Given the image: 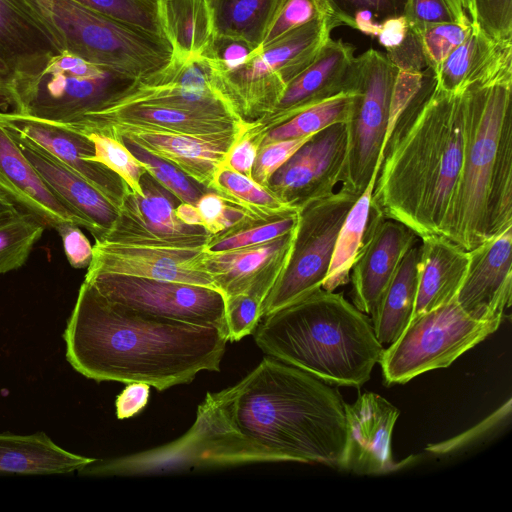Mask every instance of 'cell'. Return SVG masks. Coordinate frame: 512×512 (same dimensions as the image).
Segmentation results:
<instances>
[{
	"mask_svg": "<svg viewBox=\"0 0 512 512\" xmlns=\"http://www.w3.org/2000/svg\"><path fill=\"white\" fill-rule=\"evenodd\" d=\"M10 135L52 192L90 224L95 240H102L117 220L118 209L89 182L41 148Z\"/></svg>",
	"mask_w": 512,
	"mask_h": 512,
	"instance_id": "cb8c5ba5",
	"label": "cell"
},
{
	"mask_svg": "<svg viewBox=\"0 0 512 512\" xmlns=\"http://www.w3.org/2000/svg\"><path fill=\"white\" fill-rule=\"evenodd\" d=\"M63 51L30 0H0V93L16 76Z\"/></svg>",
	"mask_w": 512,
	"mask_h": 512,
	"instance_id": "7402d4cb",
	"label": "cell"
},
{
	"mask_svg": "<svg viewBox=\"0 0 512 512\" xmlns=\"http://www.w3.org/2000/svg\"><path fill=\"white\" fill-rule=\"evenodd\" d=\"M135 81L63 51L16 76L4 94L16 113L60 125H78L106 109Z\"/></svg>",
	"mask_w": 512,
	"mask_h": 512,
	"instance_id": "8992f818",
	"label": "cell"
},
{
	"mask_svg": "<svg viewBox=\"0 0 512 512\" xmlns=\"http://www.w3.org/2000/svg\"><path fill=\"white\" fill-rule=\"evenodd\" d=\"M359 196L341 187L298 208L290 256L262 304L261 319L322 287L340 227Z\"/></svg>",
	"mask_w": 512,
	"mask_h": 512,
	"instance_id": "9c48e42d",
	"label": "cell"
},
{
	"mask_svg": "<svg viewBox=\"0 0 512 512\" xmlns=\"http://www.w3.org/2000/svg\"><path fill=\"white\" fill-rule=\"evenodd\" d=\"M262 303L240 294L225 298V314L229 341H238L251 334L261 320Z\"/></svg>",
	"mask_w": 512,
	"mask_h": 512,
	"instance_id": "f6af8a7d",
	"label": "cell"
},
{
	"mask_svg": "<svg viewBox=\"0 0 512 512\" xmlns=\"http://www.w3.org/2000/svg\"><path fill=\"white\" fill-rule=\"evenodd\" d=\"M141 187L144 195L129 190L112 229L100 241L160 248L207 244L211 234L203 226L179 220L175 208L181 202L148 173L142 176Z\"/></svg>",
	"mask_w": 512,
	"mask_h": 512,
	"instance_id": "7c38bea8",
	"label": "cell"
},
{
	"mask_svg": "<svg viewBox=\"0 0 512 512\" xmlns=\"http://www.w3.org/2000/svg\"><path fill=\"white\" fill-rule=\"evenodd\" d=\"M347 142L346 123L317 132L271 176L267 188L295 208L331 195L341 183Z\"/></svg>",
	"mask_w": 512,
	"mask_h": 512,
	"instance_id": "4fadbf2b",
	"label": "cell"
},
{
	"mask_svg": "<svg viewBox=\"0 0 512 512\" xmlns=\"http://www.w3.org/2000/svg\"><path fill=\"white\" fill-rule=\"evenodd\" d=\"M420 256L421 239L402 258L371 315L375 336L382 345L393 343L412 318L418 291Z\"/></svg>",
	"mask_w": 512,
	"mask_h": 512,
	"instance_id": "f546056e",
	"label": "cell"
},
{
	"mask_svg": "<svg viewBox=\"0 0 512 512\" xmlns=\"http://www.w3.org/2000/svg\"><path fill=\"white\" fill-rule=\"evenodd\" d=\"M20 209L4 191L0 189V220L6 219L18 213Z\"/></svg>",
	"mask_w": 512,
	"mask_h": 512,
	"instance_id": "db71d44e",
	"label": "cell"
},
{
	"mask_svg": "<svg viewBox=\"0 0 512 512\" xmlns=\"http://www.w3.org/2000/svg\"><path fill=\"white\" fill-rule=\"evenodd\" d=\"M420 239L419 282L413 315L456 299L469 264L468 251L451 240L442 236Z\"/></svg>",
	"mask_w": 512,
	"mask_h": 512,
	"instance_id": "4316f807",
	"label": "cell"
},
{
	"mask_svg": "<svg viewBox=\"0 0 512 512\" xmlns=\"http://www.w3.org/2000/svg\"><path fill=\"white\" fill-rule=\"evenodd\" d=\"M379 170L380 166H377L366 189L355 201L340 227L330 266L321 287L324 290L335 291L350 280L351 268L363 244L371 196Z\"/></svg>",
	"mask_w": 512,
	"mask_h": 512,
	"instance_id": "1f68e13d",
	"label": "cell"
},
{
	"mask_svg": "<svg viewBox=\"0 0 512 512\" xmlns=\"http://www.w3.org/2000/svg\"><path fill=\"white\" fill-rule=\"evenodd\" d=\"M468 253L469 264L457 303L478 320H503L511 304L512 226Z\"/></svg>",
	"mask_w": 512,
	"mask_h": 512,
	"instance_id": "44dd1931",
	"label": "cell"
},
{
	"mask_svg": "<svg viewBox=\"0 0 512 512\" xmlns=\"http://www.w3.org/2000/svg\"><path fill=\"white\" fill-rule=\"evenodd\" d=\"M279 1L209 0L215 38L241 41L257 53Z\"/></svg>",
	"mask_w": 512,
	"mask_h": 512,
	"instance_id": "4dcf8cb0",
	"label": "cell"
},
{
	"mask_svg": "<svg viewBox=\"0 0 512 512\" xmlns=\"http://www.w3.org/2000/svg\"><path fill=\"white\" fill-rule=\"evenodd\" d=\"M45 227L40 219L24 210L0 220V275L25 264Z\"/></svg>",
	"mask_w": 512,
	"mask_h": 512,
	"instance_id": "d590c367",
	"label": "cell"
},
{
	"mask_svg": "<svg viewBox=\"0 0 512 512\" xmlns=\"http://www.w3.org/2000/svg\"><path fill=\"white\" fill-rule=\"evenodd\" d=\"M397 68L386 54L369 49L356 56L352 90L356 91L349 121L341 187L357 195L366 189L383 161L384 139Z\"/></svg>",
	"mask_w": 512,
	"mask_h": 512,
	"instance_id": "30bf717a",
	"label": "cell"
},
{
	"mask_svg": "<svg viewBox=\"0 0 512 512\" xmlns=\"http://www.w3.org/2000/svg\"><path fill=\"white\" fill-rule=\"evenodd\" d=\"M84 281L110 301L153 316L216 328L228 338L225 297L217 289L117 274L86 273Z\"/></svg>",
	"mask_w": 512,
	"mask_h": 512,
	"instance_id": "8fae6325",
	"label": "cell"
},
{
	"mask_svg": "<svg viewBox=\"0 0 512 512\" xmlns=\"http://www.w3.org/2000/svg\"><path fill=\"white\" fill-rule=\"evenodd\" d=\"M511 409V400L509 399L506 404H504L498 411H496L493 415H491L489 418L484 420L483 425L481 426L480 430H476V427H474L472 430H469L454 439H451L449 441H445L443 443H437L434 445H431L427 448L428 451L434 452V453H447L453 450L458 449L459 447L468 444L472 441V439L475 436H481L486 431L492 429L497 425L498 422H500L504 417L505 414L510 413Z\"/></svg>",
	"mask_w": 512,
	"mask_h": 512,
	"instance_id": "681fc988",
	"label": "cell"
},
{
	"mask_svg": "<svg viewBox=\"0 0 512 512\" xmlns=\"http://www.w3.org/2000/svg\"><path fill=\"white\" fill-rule=\"evenodd\" d=\"M503 320H478L456 299L413 315L401 335L384 348L379 364L385 385L451 365L459 356L493 334Z\"/></svg>",
	"mask_w": 512,
	"mask_h": 512,
	"instance_id": "ba28073f",
	"label": "cell"
},
{
	"mask_svg": "<svg viewBox=\"0 0 512 512\" xmlns=\"http://www.w3.org/2000/svg\"><path fill=\"white\" fill-rule=\"evenodd\" d=\"M0 189L46 226L56 228L63 222H71L86 228H92L83 218L68 208L49 188L33 165L23 154L21 148L0 125Z\"/></svg>",
	"mask_w": 512,
	"mask_h": 512,
	"instance_id": "603a6c76",
	"label": "cell"
},
{
	"mask_svg": "<svg viewBox=\"0 0 512 512\" xmlns=\"http://www.w3.org/2000/svg\"><path fill=\"white\" fill-rule=\"evenodd\" d=\"M512 73V39H495L474 24L434 73L436 86L452 93Z\"/></svg>",
	"mask_w": 512,
	"mask_h": 512,
	"instance_id": "d4e9b609",
	"label": "cell"
},
{
	"mask_svg": "<svg viewBox=\"0 0 512 512\" xmlns=\"http://www.w3.org/2000/svg\"><path fill=\"white\" fill-rule=\"evenodd\" d=\"M404 15L409 26L454 23L471 28L476 23L472 0H407Z\"/></svg>",
	"mask_w": 512,
	"mask_h": 512,
	"instance_id": "b9f144b4",
	"label": "cell"
},
{
	"mask_svg": "<svg viewBox=\"0 0 512 512\" xmlns=\"http://www.w3.org/2000/svg\"><path fill=\"white\" fill-rule=\"evenodd\" d=\"M204 251L205 246L160 248L95 240L87 273L127 275L217 289L202 266Z\"/></svg>",
	"mask_w": 512,
	"mask_h": 512,
	"instance_id": "e0dca14e",
	"label": "cell"
},
{
	"mask_svg": "<svg viewBox=\"0 0 512 512\" xmlns=\"http://www.w3.org/2000/svg\"><path fill=\"white\" fill-rule=\"evenodd\" d=\"M66 359L86 378L144 383L163 391L219 371L227 336L220 330L153 316L80 286L63 333Z\"/></svg>",
	"mask_w": 512,
	"mask_h": 512,
	"instance_id": "7a4b0ae2",
	"label": "cell"
},
{
	"mask_svg": "<svg viewBox=\"0 0 512 512\" xmlns=\"http://www.w3.org/2000/svg\"><path fill=\"white\" fill-rule=\"evenodd\" d=\"M209 190L217 193L227 203L259 217L274 216L298 209L287 204L267 187L224 164L216 171Z\"/></svg>",
	"mask_w": 512,
	"mask_h": 512,
	"instance_id": "d6a6232c",
	"label": "cell"
},
{
	"mask_svg": "<svg viewBox=\"0 0 512 512\" xmlns=\"http://www.w3.org/2000/svg\"><path fill=\"white\" fill-rule=\"evenodd\" d=\"M55 229L61 237L69 264L75 269L88 268L93 258V246L80 226L71 222H63Z\"/></svg>",
	"mask_w": 512,
	"mask_h": 512,
	"instance_id": "7dc6e473",
	"label": "cell"
},
{
	"mask_svg": "<svg viewBox=\"0 0 512 512\" xmlns=\"http://www.w3.org/2000/svg\"><path fill=\"white\" fill-rule=\"evenodd\" d=\"M325 19L335 20L323 0H280L265 32L260 50L299 27Z\"/></svg>",
	"mask_w": 512,
	"mask_h": 512,
	"instance_id": "ab89813d",
	"label": "cell"
},
{
	"mask_svg": "<svg viewBox=\"0 0 512 512\" xmlns=\"http://www.w3.org/2000/svg\"><path fill=\"white\" fill-rule=\"evenodd\" d=\"M346 444L341 470L383 474L400 468L392 457L391 438L399 409L384 397L366 392L344 402Z\"/></svg>",
	"mask_w": 512,
	"mask_h": 512,
	"instance_id": "d6986e66",
	"label": "cell"
},
{
	"mask_svg": "<svg viewBox=\"0 0 512 512\" xmlns=\"http://www.w3.org/2000/svg\"><path fill=\"white\" fill-rule=\"evenodd\" d=\"M150 387L144 383H128L115 401L118 419H127L139 413L148 403Z\"/></svg>",
	"mask_w": 512,
	"mask_h": 512,
	"instance_id": "c3c4849f",
	"label": "cell"
},
{
	"mask_svg": "<svg viewBox=\"0 0 512 512\" xmlns=\"http://www.w3.org/2000/svg\"><path fill=\"white\" fill-rule=\"evenodd\" d=\"M175 215L185 224L203 226L202 218L196 205L179 203L175 208Z\"/></svg>",
	"mask_w": 512,
	"mask_h": 512,
	"instance_id": "f5cc1de1",
	"label": "cell"
},
{
	"mask_svg": "<svg viewBox=\"0 0 512 512\" xmlns=\"http://www.w3.org/2000/svg\"><path fill=\"white\" fill-rule=\"evenodd\" d=\"M313 135L262 144L252 169V179L267 187L271 176Z\"/></svg>",
	"mask_w": 512,
	"mask_h": 512,
	"instance_id": "ee69618b",
	"label": "cell"
},
{
	"mask_svg": "<svg viewBox=\"0 0 512 512\" xmlns=\"http://www.w3.org/2000/svg\"><path fill=\"white\" fill-rule=\"evenodd\" d=\"M466 138L449 240L466 251L512 226V73L463 92Z\"/></svg>",
	"mask_w": 512,
	"mask_h": 512,
	"instance_id": "5b68a950",
	"label": "cell"
},
{
	"mask_svg": "<svg viewBox=\"0 0 512 512\" xmlns=\"http://www.w3.org/2000/svg\"><path fill=\"white\" fill-rule=\"evenodd\" d=\"M0 125L77 173L119 210L130 188L116 173L92 161L94 146L85 135L14 111L0 112Z\"/></svg>",
	"mask_w": 512,
	"mask_h": 512,
	"instance_id": "5bb4252c",
	"label": "cell"
},
{
	"mask_svg": "<svg viewBox=\"0 0 512 512\" xmlns=\"http://www.w3.org/2000/svg\"><path fill=\"white\" fill-rule=\"evenodd\" d=\"M346 437L335 386L268 356L234 386L207 393L190 430L145 460L155 472L279 461L341 469Z\"/></svg>",
	"mask_w": 512,
	"mask_h": 512,
	"instance_id": "6da1fadb",
	"label": "cell"
},
{
	"mask_svg": "<svg viewBox=\"0 0 512 512\" xmlns=\"http://www.w3.org/2000/svg\"><path fill=\"white\" fill-rule=\"evenodd\" d=\"M226 201L217 193L206 191L196 203V207L201 215L203 227L214 235L222 230L221 220Z\"/></svg>",
	"mask_w": 512,
	"mask_h": 512,
	"instance_id": "f907efd6",
	"label": "cell"
},
{
	"mask_svg": "<svg viewBox=\"0 0 512 512\" xmlns=\"http://www.w3.org/2000/svg\"><path fill=\"white\" fill-rule=\"evenodd\" d=\"M64 51L141 80L170 65L172 50L157 35L134 28L73 0H30Z\"/></svg>",
	"mask_w": 512,
	"mask_h": 512,
	"instance_id": "52a82bcc",
	"label": "cell"
},
{
	"mask_svg": "<svg viewBox=\"0 0 512 512\" xmlns=\"http://www.w3.org/2000/svg\"><path fill=\"white\" fill-rule=\"evenodd\" d=\"M354 53L353 45L330 37L314 60L284 85L273 110L247 123L266 134L314 104L352 92Z\"/></svg>",
	"mask_w": 512,
	"mask_h": 512,
	"instance_id": "9a60e30c",
	"label": "cell"
},
{
	"mask_svg": "<svg viewBox=\"0 0 512 512\" xmlns=\"http://www.w3.org/2000/svg\"><path fill=\"white\" fill-rule=\"evenodd\" d=\"M254 339L268 356L335 387H361L384 350L368 316L323 288L263 317Z\"/></svg>",
	"mask_w": 512,
	"mask_h": 512,
	"instance_id": "277c9868",
	"label": "cell"
},
{
	"mask_svg": "<svg viewBox=\"0 0 512 512\" xmlns=\"http://www.w3.org/2000/svg\"><path fill=\"white\" fill-rule=\"evenodd\" d=\"M465 138L463 93L440 89L431 74L387 139L371 209L419 238L449 239Z\"/></svg>",
	"mask_w": 512,
	"mask_h": 512,
	"instance_id": "3957f363",
	"label": "cell"
},
{
	"mask_svg": "<svg viewBox=\"0 0 512 512\" xmlns=\"http://www.w3.org/2000/svg\"><path fill=\"white\" fill-rule=\"evenodd\" d=\"M409 32V23L406 16L398 15L384 19L379 27L376 38L379 44L388 50L397 48Z\"/></svg>",
	"mask_w": 512,
	"mask_h": 512,
	"instance_id": "816d5d0a",
	"label": "cell"
},
{
	"mask_svg": "<svg viewBox=\"0 0 512 512\" xmlns=\"http://www.w3.org/2000/svg\"><path fill=\"white\" fill-rule=\"evenodd\" d=\"M117 138H120L135 158L141 162L146 172L181 203L196 205L200 197L208 191L175 165L150 154L126 136Z\"/></svg>",
	"mask_w": 512,
	"mask_h": 512,
	"instance_id": "74e56055",
	"label": "cell"
},
{
	"mask_svg": "<svg viewBox=\"0 0 512 512\" xmlns=\"http://www.w3.org/2000/svg\"><path fill=\"white\" fill-rule=\"evenodd\" d=\"M298 209L269 217L248 216L234 226L211 235L206 252H221L262 244L295 229Z\"/></svg>",
	"mask_w": 512,
	"mask_h": 512,
	"instance_id": "e575fe53",
	"label": "cell"
},
{
	"mask_svg": "<svg viewBox=\"0 0 512 512\" xmlns=\"http://www.w3.org/2000/svg\"><path fill=\"white\" fill-rule=\"evenodd\" d=\"M330 15L339 23L376 37L381 22L403 15L407 0H323Z\"/></svg>",
	"mask_w": 512,
	"mask_h": 512,
	"instance_id": "8d00e7d4",
	"label": "cell"
},
{
	"mask_svg": "<svg viewBox=\"0 0 512 512\" xmlns=\"http://www.w3.org/2000/svg\"><path fill=\"white\" fill-rule=\"evenodd\" d=\"M356 91L343 92L314 104L268 130L262 144L316 134L336 123L349 121Z\"/></svg>",
	"mask_w": 512,
	"mask_h": 512,
	"instance_id": "836d02e7",
	"label": "cell"
},
{
	"mask_svg": "<svg viewBox=\"0 0 512 512\" xmlns=\"http://www.w3.org/2000/svg\"><path fill=\"white\" fill-rule=\"evenodd\" d=\"M409 27L417 35L427 66L434 73L447 56L467 38L472 28L454 23H428Z\"/></svg>",
	"mask_w": 512,
	"mask_h": 512,
	"instance_id": "7bdbcfd3",
	"label": "cell"
},
{
	"mask_svg": "<svg viewBox=\"0 0 512 512\" xmlns=\"http://www.w3.org/2000/svg\"><path fill=\"white\" fill-rule=\"evenodd\" d=\"M264 136L265 133L252 128L246 122L222 164L252 178V169Z\"/></svg>",
	"mask_w": 512,
	"mask_h": 512,
	"instance_id": "bcb514c9",
	"label": "cell"
},
{
	"mask_svg": "<svg viewBox=\"0 0 512 512\" xmlns=\"http://www.w3.org/2000/svg\"><path fill=\"white\" fill-rule=\"evenodd\" d=\"M420 238L403 223L370 207L364 240L350 272L353 305L372 315L406 252Z\"/></svg>",
	"mask_w": 512,
	"mask_h": 512,
	"instance_id": "ac0fdd59",
	"label": "cell"
},
{
	"mask_svg": "<svg viewBox=\"0 0 512 512\" xmlns=\"http://www.w3.org/2000/svg\"><path fill=\"white\" fill-rule=\"evenodd\" d=\"M245 123L233 113L134 103L107 109L84 124L62 126L79 133L102 132L113 137L136 131L213 136L238 131Z\"/></svg>",
	"mask_w": 512,
	"mask_h": 512,
	"instance_id": "2e32d148",
	"label": "cell"
},
{
	"mask_svg": "<svg viewBox=\"0 0 512 512\" xmlns=\"http://www.w3.org/2000/svg\"><path fill=\"white\" fill-rule=\"evenodd\" d=\"M157 16L172 60L210 56L216 36L209 0H157Z\"/></svg>",
	"mask_w": 512,
	"mask_h": 512,
	"instance_id": "83f0119b",
	"label": "cell"
},
{
	"mask_svg": "<svg viewBox=\"0 0 512 512\" xmlns=\"http://www.w3.org/2000/svg\"><path fill=\"white\" fill-rule=\"evenodd\" d=\"M73 1L114 20L163 37L157 16V0Z\"/></svg>",
	"mask_w": 512,
	"mask_h": 512,
	"instance_id": "60d3db41",
	"label": "cell"
},
{
	"mask_svg": "<svg viewBox=\"0 0 512 512\" xmlns=\"http://www.w3.org/2000/svg\"><path fill=\"white\" fill-rule=\"evenodd\" d=\"M96 459L71 453L44 432L0 433V474H66L80 472Z\"/></svg>",
	"mask_w": 512,
	"mask_h": 512,
	"instance_id": "f1b7e54d",
	"label": "cell"
},
{
	"mask_svg": "<svg viewBox=\"0 0 512 512\" xmlns=\"http://www.w3.org/2000/svg\"><path fill=\"white\" fill-rule=\"evenodd\" d=\"M242 128L235 132L213 136L139 131L120 136H126L150 154L175 165L209 190L216 171L224 162Z\"/></svg>",
	"mask_w": 512,
	"mask_h": 512,
	"instance_id": "484cf974",
	"label": "cell"
},
{
	"mask_svg": "<svg viewBox=\"0 0 512 512\" xmlns=\"http://www.w3.org/2000/svg\"><path fill=\"white\" fill-rule=\"evenodd\" d=\"M81 134L85 135L93 143L94 156L92 161L100 163L116 173L132 192L144 195L141 187V178L147 172L141 162L135 158L120 138H115L102 132H86Z\"/></svg>",
	"mask_w": 512,
	"mask_h": 512,
	"instance_id": "f35d334b",
	"label": "cell"
},
{
	"mask_svg": "<svg viewBox=\"0 0 512 512\" xmlns=\"http://www.w3.org/2000/svg\"><path fill=\"white\" fill-rule=\"evenodd\" d=\"M294 235L295 229L258 245L204 251L202 266L225 298L245 294L263 304L288 262Z\"/></svg>",
	"mask_w": 512,
	"mask_h": 512,
	"instance_id": "ffe728a7",
	"label": "cell"
}]
</instances>
